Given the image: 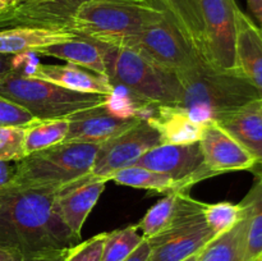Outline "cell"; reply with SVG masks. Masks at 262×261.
Listing matches in <instances>:
<instances>
[{
  "label": "cell",
  "mask_w": 262,
  "mask_h": 261,
  "mask_svg": "<svg viewBox=\"0 0 262 261\" xmlns=\"http://www.w3.org/2000/svg\"><path fill=\"white\" fill-rule=\"evenodd\" d=\"M58 188L8 184L0 191V246L28 260L78 245L81 237L55 211Z\"/></svg>",
  "instance_id": "6da1fadb"
},
{
  "label": "cell",
  "mask_w": 262,
  "mask_h": 261,
  "mask_svg": "<svg viewBox=\"0 0 262 261\" xmlns=\"http://www.w3.org/2000/svg\"><path fill=\"white\" fill-rule=\"evenodd\" d=\"M182 84L179 106L193 122L207 125L261 99L257 90L238 71H223L207 61L178 74Z\"/></svg>",
  "instance_id": "7a4b0ae2"
},
{
  "label": "cell",
  "mask_w": 262,
  "mask_h": 261,
  "mask_svg": "<svg viewBox=\"0 0 262 261\" xmlns=\"http://www.w3.org/2000/svg\"><path fill=\"white\" fill-rule=\"evenodd\" d=\"M165 17L166 13L148 0H91L74 10L68 31L79 37L118 46L125 37Z\"/></svg>",
  "instance_id": "3957f363"
},
{
  "label": "cell",
  "mask_w": 262,
  "mask_h": 261,
  "mask_svg": "<svg viewBox=\"0 0 262 261\" xmlns=\"http://www.w3.org/2000/svg\"><path fill=\"white\" fill-rule=\"evenodd\" d=\"M96 42L113 84H122L150 102L179 105L182 84L178 74L151 63L130 49Z\"/></svg>",
  "instance_id": "277c9868"
},
{
  "label": "cell",
  "mask_w": 262,
  "mask_h": 261,
  "mask_svg": "<svg viewBox=\"0 0 262 261\" xmlns=\"http://www.w3.org/2000/svg\"><path fill=\"white\" fill-rule=\"evenodd\" d=\"M100 145L61 142L25 156L15 163L9 184L61 187L91 173Z\"/></svg>",
  "instance_id": "5b68a950"
},
{
  "label": "cell",
  "mask_w": 262,
  "mask_h": 261,
  "mask_svg": "<svg viewBox=\"0 0 262 261\" xmlns=\"http://www.w3.org/2000/svg\"><path fill=\"white\" fill-rule=\"evenodd\" d=\"M0 96L25 107L36 119H63L105 102L104 95L84 94L10 72L0 79Z\"/></svg>",
  "instance_id": "8992f818"
},
{
  "label": "cell",
  "mask_w": 262,
  "mask_h": 261,
  "mask_svg": "<svg viewBox=\"0 0 262 261\" xmlns=\"http://www.w3.org/2000/svg\"><path fill=\"white\" fill-rule=\"evenodd\" d=\"M118 46L130 49L151 63L177 74L206 61L168 17L128 36Z\"/></svg>",
  "instance_id": "52a82bcc"
},
{
  "label": "cell",
  "mask_w": 262,
  "mask_h": 261,
  "mask_svg": "<svg viewBox=\"0 0 262 261\" xmlns=\"http://www.w3.org/2000/svg\"><path fill=\"white\" fill-rule=\"evenodd\" d=\"M206 204L179 217L168 229L148 238L147 261H184L197 255L215 234L204 216Z\"/></svg>",
  "instance_id": "ba28073f"
},
{
  "label": "cell",
  "mask_w": 262,
  "mask_h": 261,
  "mask_svg": "<svg viewBox=\"0 0 262 261\" xmlns=\"http://www.w3.org/2000/svg\"><path fill=\"white\" fill-rule=\"evenodd\" d=\"M206 60L223 71L235 69L237 13L235 0H200Z\"/></svg>",
  "instance_id": "9c48e42d"
},
{
  "label": "cell",
  "mask_w": 262,
  "mask_h": 261,
  "mask_svg": "<svg viewBox=\"0 0 262 261\" xmlns=\"http://www.w3.org/2000/svg\"><path fill=\"white\" fill-rule=\"evenodd\" d=\"M159 145L161 138L156 128L146 120H138L129 129L99 146L91 174L110 182L113 174L133 166L143 154Z\"/></svg>",
  "instance_id": "30bf717a"
},
{
  "label": "cell",
  "mask_w": 262,
  "mask_h": 261,
  "mask_svg": "<svg viewBox=\"0 0 262 261\" xmlns=\"http://www.w3.org/2000/svg\"><path fill=\"white\" fill-rule=\"evenodd\" d=\"M137 166L165 174L189 188L197 182L211 178L204 168V156L200 142L188 145H159L143 154Z\"/></svg>",
  "instance_id": "8fae6325"
},
{
  "label": "cell",
  "mask_w": 262,
  "mask_h": 261,
  "mask_svg": "<svg viewBox=\"0 0 262 261\" xmlns=\"http://www.w3.org/2000/svg\"><path fill=\"white\" fill-rule=\"evenodd\" d=\"M204 168L211 177L238 170H252L257 159L216 122L206 125L200 140Z\"/></svg>",
  "instance_id": "7c38bea8"
},
{
  "label": "cell",
  "mask_w": 262,
  "mask_h": 261,
  "mask_svg": "<svg viewBox=\"0 0 262 261\" xmlns=\"http://www.w3.org/2000/svg\"><path fill=\"white\" fill-rule=\"evenodd\" d=\"M107 179L94 177L91 173L59 187L54 206L64 224L81 237L84 222L104 192Z\"/></svg>",
  "instance_id": "4fadbf2b"
},
{
  "label": "cell",
  "mask_w": 262,
  "mask_h": 261,
  "mask_svg": "<svg viewBox=\"0 0 262 261\" xmlns=\"http://www.w3.org/2000/svg\"><path fill=\"white\" fill-rule=\"evenodd\" d=\"M68 120V132L63 142L101 145L129 129L141 119H122L114 117L102 104L76 113L71 115Z\"/></svg>",
  "instance_id": "5bb4252c"
},
{
  "label": "cell",
  "mask_w": 262,
  "mask_h": 261,
  "mask_svg": "<svg viewBox=\"0 0 262 261\" xmlns=\"http://www.w3.org/2000/svg\"><path fill=\"white\" fill-rule=\"evenodd\" d=\"M235 69L255 87L262 99V31L238 8Z\"/></svg>",
  "instance_id": "9a60e30c"
},
{
  "label": "cell",
  "mask_w": 262,
  "mask_h": 261,
  "mask_svg": "<svg viewBox=\"0 0 262 261\" xmlns=\"http://www.w3.org/2000/svg\"><path fill=\"white\" fill-rule=\"evenodd\" d=\"M31 77L51 82L72 91L104 95V96H107L114 87L109 77L105 74L96 73L71 63L66 66H54V64L49 66V64L40 63Z\"/></svg>",
  "instance_id": "2e32d148"
},
{
  "label": "cell",
  "mask_w": 262,
  "mask_h": 261,
  "mask_svg": "<svg viewBox=\"0 0 262 261\" xmlns=\"http://www.w3.org/2000/svg\"><path fill=\"white\" fill-rule=\"evenodd\" d=\"M159 132L161 145H188L200 142L206 125L193 122L186 109L179 105L158 104L147 120Z\"/></svg>",
  "instance_id": "e0dca14e"
},
{
  "label": "cell",
  "mask_w": 262,
  "mask_h": 261,
  "mask_svg": "<svg viewBox=\"0 0 262 261\" xmlns=\"http://www.w3.org/2000/svg\"><path fill=\"white\" fill-rule=\"evenodd\" d=\"M204 202L194 200L187 191L169 192L147 210L138 223L141 234L145 240L152 238L168 229L179 217L200 207Z\"/></svg>",
  "instance_id": "ac0fdd59"
},
{
  "label": "cell",
  "mask_w": 262,
  "mask_h": 261,
  "mask_svg": "<svg viewBox=\"0 0 262 261\" xmlns=\"http://www.w3.org/2000/svg\"><path fill=\"white\" fill-rule=\"evenodd\" d=\"M216 123L256 156V165L262 166V99L234 110Z\"/></svg>",
  "instance_id": "d6986e66"
},
{
  "label": "cell",
  "mask_w": 262,
  "mask_h": 261,
  "mask_svg": "<svg viewBox=\"0 0 262 261\" xmlns=\"http://www.w3.org/2000/svg\"><path fill=\"white\" fill-rule=\"evenodd\" d=\"M154 2L166 13L169 19L177 26L184 38L191 44L192 48L206 60L201 2L200 0H154Z\"/></svg>",
  "instance_id": "ffe728a7"
},
{
  "label": "cell",
  "mask_w": 262,
  "mask_h": 261,
  "mask_svg": "<svg viewBox=\"0 0 262 261\" xmlns=\"http://www.w3.org/2000/svg\"><path fill=\"white\" fill-rule=\"evenodd\" d=\"M79 37L74 32L48 28L15 27L0 30V54H19Z\"/></svg>",
  "instance_id": "44dd1931"
},
{
  "label": "cell",
  "mask_w": 262,
  "mask_h": 261,
  "mask_svg": "<svg viewBox=\"0 0 262 261\" xmlns=\"http://www.w3.org/2000/svg\"><path fill=\"white\" fill-rule=\"evenodd\" d=\"M37 55L53 56L61 59L74 66L90 69L96 73L106 76L104 56L96 41L83 37L72 38L64 42L54 44L35 51Z\"/></svg>",
  "instance_id": "7402d4cb"
},
{
  "label": "cell",
  "mask_w": 262,
  "mask_h": 261,
  "mask_svg": "<svg viewBox=\"0 0 262 261\" xmlns=\"http://www.w3.org/2000/svg\"><path fill=\"white\" fill-rule=\"evenodd\" d=\"M247 228L248 219L245 209L243 219L228 232L212 238L197 253L196 261H245Z\"/></svg>",
  "instance_id": "603a6c76"
},
{
  "label": "cell",
  "mask_w": 262,
  "mask_h": 261,
  "mask_svg": "<svg viewBox=\"0 0 262 261\" xmlns=\"http://www.w3.org/2000/svg\"><path fill=\"white\" fill-rule=\"evenodd\" d=\"M252 170L257 179L247 196L241 201L248 219L245 261H260L262 258V169Z\"/></svg>",
  "instance_id": "cb8c5ba5"
},
{
  "label": "cell",
  "mask_w": 262,
  "mask_h": 261,
  "mask_svg": "<svg viewBox=\"0 0 262 261\" xmlns=\"http://www.w3.org/2000/svg\"><path fill=\"white\" fill-rule=\"evenodd\" d=\"M110 181L120 186L133 187L154 191L156 193H169L176 191H188L183 183L158 171L148 170L142 166L133 165L117 171L110 177Z\"/></svg>",
  "instance_id": "d4e9b609"
},
{
  "label": "cell",
  "mask_w": 262,
  "mask_h": 261,
  "mask_svg": "<svg viewBox=\"0 0 262 261\" xmlns=\"http://www.w3.org/2000/svg\"><path fill=\"white\" fill-rule=\"evenodd\" d=\"M68 118L63 119H35L25 127L26 156L36 151L59 145L68 132Z\"/></svg>",
  "instance_id": "484cf974"
},
{
  "label": "cell",
  "mask_w": 262,
  "mask_h": 261,
  "mask_svg": "<svg viewBox=\"0 0 262 261\" xmlns=\"http://www.w3.org/2000/svg\"><path fill=\"white\" fill-rule=\"evenodd\" d=\"M138 224L107 233L102 248L101 261H124L143 242Z\"/></svg>",
  "instance_id": "4316f807"
},
{
  "label": "cell",
  "mask_w": 262,
  "mask_h": 261,
  "mask_svg": "<svg viewBox=\"0 0 262 261\" xmlns=\"http://www.w3.org/2000/svg\"><path fill=\"white\" fill-rule=\"evenodd\" d=\"M150 101L142 99L122 84H114L113 91L105 97L104 106L110 114L122 119H135Z\"/></svg>",
  "instance_id": "83f0119b"
},
{
  "label": "cell",
  "mask_w": 262,
  "mask_h": 261,
  "mask_svg": "<svg viewBox=\"0 0 262 261\" xmlns=\"http://www.w3.org/2000/svg\"><path fill=\"white\" fill-rule=\"evenodd\" d=\"M204 216L207 225L215 237L232 229L245 216V206L242 204L232 202H217L206 204L204 209Z\"/></svg>",
  "instance_id": "f1b7e54d"
},
{
  "label": "cell",
  "mask_w": 262,
  "mask_h": 261,
  "mask_svg": "<svg viewBox=\"0 0 262 261\" xmlns=\"http://www.w3.org/2000/svg\"><path fill=\"white\" fill-rule=\"evenodd\" d=\"M25 156V127H0V161H19Z\"/></svg>",
  "instance_id": "f546056e"
},
{
  "label": "cell",
  "mask_w": 262,
  "mask_h": 261,
  "mask_svg": "<svg viewBox=\"0 0 262 261\" xmlns=\"http://www.w3.org/2000/svg\"><path fill=\"white\" fill-rule=\"evenodd\" d=\"M107 233H100L72 248L66 261H101L102 248Z\"/></svg>",
  "instance_id": "4dcf8cb0"
},
{
  "label": "cell",
  "mask_w": 262,
  "mask_h": 261,
  "mask_svg": "<svg viewBox=\"0 0 262 261\" xmlns=\"http://www.w3.org/2000/svg\"><path fill=\"white\" fill-rule=\"evenodd\" d=\"M36 118L25 107L0 96V127L3 125H18L26 127Z\"/></svg>",
  "instance_id": "1f68e13d"
},
{
  "label": "cell",
  "mask_w": 262,
  "mask_h": 261,
  "mask_svg": "<svg viewBox=\"0 0 262 261\" xmlns=\"http://www.w3.org/2000/svg\"><path fill=\"white\" fill-rule=\"evenodd\" d=\"M17 161H0V191L5 188L13 179Z\"/></svg>",
  "instance_id": "d6a6232c"
},
{
  "label": "cell",
  "mask_w": 262,
  "mask_h": 261,
  "mask_svg": "<svg viewBox=\"0 0 262 261\" xmlns=\"http://www.w3.org/2000/svg\"><path fill=\"white\" fill-rule=\"evenodd\" d=\"M72 248L54 251V252H49V253H45V255H40V256H36V257L28 258V260L26 261H66V258L68 257V255L71 253Z\"/></svg>",
  "instance_id": "836d02e7"
},
{
  "label": "cell",
  "mask_w": 262,
  "mask_h": 261,
  "mask_svg": "<svg viewBox=\"0 0 262 261\" xmlns=\"http://www.w3.org/2000/svg\"><path fill=\"white\" fill-rule=\"evenodd\" d=\"M148 255H150V243L147 240H143V242L136 248L135 252L124 261H147Z\"/></svg>",
  "instance_id": "e575fe53"
},
{
  "label": "cell",
  "mask_w": 262,
  "mask_h": 261,
  "mask_svg": "<svg viewBox=\"0 0 262 261\" xmlns=\"http://www.w3.org/2000/svg\"><path fill=\"white\" fill-rule=\"evenodd\" d=\"M13 55L12 54H0V79L13 69Z\"/></svg>",
  "instance_id": "d590c367"
},
{
  "label": "cell",
  "mask_w": 262,
  "mask_h": 261,
  "mask_svg": "<svg viewBox=\"0 0 262 261\" xmlns=\"http://www.w3.org/2000/svg\"><path fill=\"white\" fill-rule=\"evenodd\" d=\"M0 261H26V258L15 251L0 246Z\"/></svg>",
  "instance_id": "8d00e7d4"
},
{
  "label": "cell",
  "mask_w": 262,
  "mask_h": 261,
  "mask_svg": "<svg viewBox=\"0 0 262 261\" xmlns=\"http://www.w3.org/2000/svg\"><path fill=\"white\" fill-rule=\"evenodd\" d=\"M247 4L256 19L260 20L262 17V0H247Z\"/></svg>",
  "instance_id": "74e56055"
},
{
  "label": "cell",
  "mask_w": 262,
  "mask_h": 261,
  "mask_svg": "<svg viewBox=\"0 0 262 261\" xmlns=\"http://www.w3.org/2000/svg\"><path fill=\"white\" fill-rule=\"evenodd\" d=\"M19 3L20 0H0V14L9 12L10 9H13Z\"/></svg>",
  "instance_id": "f35d334b"
},
{
  "label": "cell",
  "mask_w": 262,
  "mask_h": 261,
  "mask_svg": "<svg viewBox=\"0 0 262 261\" xmlns=\"http://www.w3.org/2000/svg\"><path fill=\"white\" fill-rule=\"evenodd\" d=\"M60 2L66 3V4L72 5V7H79L82 3H86V2H91V0H60Z\"/></svg>",
  "instance_id": "ab89813d"
},
{
  "label": "cell",
  "mask_w": 262,
  "mask_h": 261,
  "mask_svg": "<svg viewBox=\"0 0 262 261\" xmlns=\"http://www.w3.org/2000/svg\"><path fill=\"white\" fill-rule=\"evenodd\" d=\"M196 258H197V255H194V256H192V257L187 258V260H184V261H196Z\"/></svg>",
  "instance_id": "60d3db41"
},
{
  "label": "cell",
  "mask_w": 262,
  "mask_h": 261,
  "mask_svg": "<svg viewBox=\"0 0 262 261\" xmlns=\"http://www.w3.org/2000/svg\"><path fill=\"white\" fill-rule=\"evenodd\" d=\"M258 23H260V28H261V31H262V17H261V19L258 20Z\"/></svg>",
  "instance_id": "b9f144b4"
},
{
  "label": "cell",
  "mask_w": 262,
  "mask_h": 261,
  "mask_svg": "<svg viewBox=\"0 0 262 261\" xmlns=\"http://www.w3.org/2000/svg\"><path fill=\"white\" fill-rule=\"evenodd\" d=\"M20 2H35V0H20Z\"/></svg>",
  "instance_id": "7bdbcfd3"
},
{
  "label": "cell",
  "mask_w": 262,
  "mask_h": 261,
  "mask_svg": "<svg viewBox=\"0 0 262 261\" xmlns=\"http://www.w3.org/2000/svg\"><path fill=\"white\" fill-rule=\"evenodd\" d=\"M255 168H258V169H262V166H260V165H256V166H255ZM255 168H253V169H255Z\"/></svg>",
  "instance_id": "ee69618b"
},
{
  "label": "cell",
  "mask_w": 262,
  "mask_h": 261,
  "mask_svg": "<svg viewBox=\"0 0 262 261\" xmlns=\"http://www.w3.org/2000/svg\"><path fill=\"white\" fill-rule=\"evenodd\" d=\"M148 2H154V0H148ZM154 3H155V2H154Z\"/></svg>",
  "instance_id": "f6af8a7d"
},
{
  "label": "cell",
  "mask_w": 262,
  "mask_h": 261,
  "mask_svg": "<svg viewBox=\"0 0 262 261\" xmlns=\"http://www.w3.org/2000/svg\"><path fill=\"white\" fill-rule=\"evenodd\" d=\"M260 261H262V258H261V260H260Z\"/></svg>",
  "instance_id": "bcb514c9"
}]
</instances>
